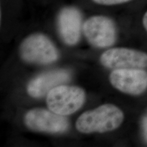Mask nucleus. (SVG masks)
Here are the masks:
<instances>
[{
  "instance_id": "1",
  "label": "nucleus",
  "mask_w": 147,
  "mask_h": 147,
  "mask_svg": "<svg viewBox=\"0 0 147 147\" xmlns=\"http://www.w3.org/2000/svg\"><path fill=\"white\" fill-rule=\"evenodd\" d=\"M124 120L123 112L111 104H103L84 112L76 122V128L83 134L105 133L117 129Z\"/></svg>"
},
{
  "instance_id": "2",
  "label": "nucleus",
  "mask_w": 147,
  "mask_h": 147,
  "mask_svg": "<svg viewBox=\"0 0 147 147\" xmlns=\"http://www.w3.org/2000/svg\"><path fill=\"white\" fill-rule=\"evenodd\" d=\"M19 53L24 61L40 65L53 63L59 57V53L53 42L40 33L27 37L20 46Z\"/></svg>"
},
{
  "instance_id": "3",
  "label": "nucleus",
  "mask_w": 147,
  "mask_h": 147,
  "mask_svg": "<svg viewBox=\"0 0 147 147\" xmlns=\"http://www.w3.org/2000/svg\"><path fill=\"white\" fill-rule=\"evenodd\" d=\"M85 100V91L82 88L61 84L48 93L47 104L51 111L62 116H67L80 109Z\"/></svg>"
},
{
  "instance_id": "4",
  "label": "nucleus",
  "mask_w": 147,
  "mask_h": 147,
  "mask_svg": "<svg viewBox=\"0 0 147 147\" xmlns=\"http://www.w3.org/2000/svg\"><path fill=\"white\" fill-rule=\"evenodd\" d=\"M82 31L88 42L97 48L113 46L117 38V29L113 19L104 15H95L83 23Z\"/></svg>"
},
{
  "instance_id": "5",
  "label": "nucleus",
  "mask_w": 147,
  "mask_h": 147,
  "mask_svg": "<svg viewBox=\"0 0 147 147\" xmlns=\"http://www.w3.org/2000/svg\"><path fill=\"white\" fill-rule=\"evenodd\" d=\"M24 123L29 129L51 134L65 133L69 129V123L65 116L44 108H33L24 117Z\"/></svg>"
},
{
  "instance_id": "6",
  "label": "nucleus",
  "mask_w": 147,
  "mask_h": 147,
  "mask_svg": "<svg viewBox=\"0 0 147 147\" xmlns=\"http://www.w3.org/2000/svg\"><path fill=\"white\" fill-rule=\"evenodd\" d=\"M100 63L109 69L146 68L147 53L129 48H113L102 53Z\"/></svg>"
},
{
  "instance_id": "7",
  "label": "nucleus",
  "mask_w": 147,
  "mask_h": 147,
  "mask_svg": "<svg viewBox=\"0 0 147 147\" xmlns=\"http://www.w3.org/2000/svg\"><path fill=\"white\" fill-rule=\"evenodd\" d=\"M109 80L113 87L125 94L140 95L147 89V71L143 68L114 69Z\"/></svg>"
},
{
  "instance_id": "8",
  "label": "nucleus",
  "mask_w": 147,
  "mask_h": 147,
  "mask_svg": "<svg viewBox=\"0 0 147 147\" xmlns=\"http://www.w3.org/2000/svg\"><path fill=\"white\" fill-rule=\"evenodd\" d=\"M57 23L59 34L64 43L69 46L76 45L83 27L81 12L76 7H65L59 12Z\"/></svg>"
},
{
  "instance_id": "9",
  "label": "nucleus",
  "mask_w": 147,
  "mask_h": 147,
  "mask_svg": "<svg viewBox=\"0 0 147 147\" xmlns=\"http://www.w3.org/2000/svg\"><path fill=\"white\" fill-rule=\"evenodd\" d=\"M71 73L67 69H55L41 74L29 82L27 91L29 96L40 98L53 89L70 80Z\"/></svg>"
},
{
  "instance_id": "10",
  "label": "nucleus",
  "mask_w": 147,
  "mask_h": 147,
  "mask_svg": "<svg viewBox=\"0 0 147 147\" xmlns=\"http://www.w3.org/2000/svg\"><path fill=\"white\" fill-rule=\"evenodd\" d=\"M93 2L102 5H115L127 3L132 0H92Z\"/></svg>"
},
{
  "instance_id": "11",
  "label": "nucleus",
  "mask_w": 147,
  "mask_h": 147,
  "mask_svg": "<svg viewBox=\"0 0 147 147\" xmlns=\"http://www.w3.org/2000/svg\"><path fill=\"white\" fill-rule=\"evenodd\" d=\"M141 131L144 142L147 144V110L143 115L141 119Z\"/></svg>"
},
{
  "instance_id": "12",
  "label": "nucleus",
  "mask_w": 147,
  "mask_h": 147,
  "mask_svg": "<svg viewBox=\"0 0 147 147\" xmlns=\"http://www.w3.org/2000/svg\"><path fill=\"white\" fill-rule=\"evenodd\" d=\"M142 24H143V26L144 27L145 30L147 32V11L144 13V16H143Z\"/></svg>"
}]
</instances>
